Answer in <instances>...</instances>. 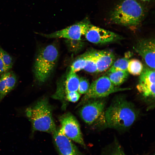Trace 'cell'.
Instances as JSON below:
<instances>
[{
  "label": "cell",
  "mask_w": 155,
  "mask_h": 155,
  "mask_svg": "<svg viewBox=\"0 0 155 155\" xmlns=\"http://www.w3.org/2000/svg\"><path fill=\"white\" fill-rule=\"evenodd\" d=\"M138 115L132 103L123 96H117L105 111L106 126L119 130H125L133 124Z\"/></svg>",
  "instance_id": "6da1fadb"
},
{
  "label": "cell",
  "mask_w": 155,
  "mask_h": 155,
  "mask_svg": "<svg viewBox=\"0 0 155 155\" xmlns=\"http://www.w3.org/2000/svg\"><path fill=\"white\" fill-rule=\"evenodd\" d=\"M25 113L31 123L32 134L39 131L52 134L56 130L51 108L47 99H42L27 108Z\"/></svg>",
  "instance_id": "7a4b0ae2"
},
{
  "label": "cell",
  "mask_w": 155,
  "mask_h": 155,
  "mask_svg": "<svg viewBox=\"0 0 155 155\" xmlns=\"http://www.w3.org/2000/svg\"><path fill=\"white\" fill-rule=\"evenodd\" d=\"M144 11L135 0H124L111 13V19L114 23L125 26H135L141 22Z\"/></svg>",
  "instance_id": "3957f363"
},
{
  "label": "cell",
  "mask_w": 155,
  "mask_h": 155,
  "mask_svg": "<svg viewBox=\"0 0 155 155\" xmlns=\"http://www.w3.org/2000/svg\"><path fill=\"white\" fill-rule=\"evenodd\" d=\"M57 49L53 44L42 49L35 59L33 72L36 81L39 84L49 78L55 66L58 58Z\"/></svg>",
  "instance_id": "277c9868"
},
{
  "label": "cell",
  "mask_w": 155,
  "mask_h": 155,
  "mask_svg": "<svg viewBox=\"0 0 155 155\" xmlns=\"http://www.w3.org/2000/svg\"><path fill=\"white\" fill-rule=\"evenodd\" d=\"M80 110V116L86 124L90 125L102 124L106 126L104 108L106 101L104 98L88 100Z\"/></svg>",
  "instance_id": "5b68a950"
},
{
  "label": "cell",
  "mask_w": 155,
  "mask_h": 155,
  "mask_svg": "<svg viewBox=\"0 0 155 155\" xmlns=\"http://www.w3.org/2000/svg\"><path fill=\"white\" fill-rule=\"evenodd\" d=\"M130 89L116 86L112 84L107 76H102L91 83L88 92L80 103H84L90 99L104 98L112 93Z\"/></svg>",
  "instance_id": "8992f818"
},
{
  "label": "cell",
  "mask_w": 155,
  "mask_h": 155,
  "mask_svg": "<svg viewBox=\"0 0 155 155\" xmlns=\"http://www.w3.org/2000/svg\"><path fill=\"white\" fill-rule=\"evenodd\" d=\"M59 121L61 126L60 129L64 134L86 148L79 123L74 116L69 113L65 114L60 117Z\"/></svg>",
  "instance_id": "52a82bcc"
},
{
  "label": "cell",
  "mask_w": 155,
  "mask_h": 155,
  "mask_svg": "<svg viewBox=\"0 0 155 155\" xmlns=\"http://www.w3.org/2000/svg\"><path fill=\"white\" fill-rule=\"evenodd\" d=\"M90 24L88 20L86 18L78 23L49 34H38L49 38H63L82 40V36L84 35Z\"/></svg>",
  "instance_id": "ba28073f"
},
{
  "label": "cell",
  "mask_w": 155,
  "mask_h": 155,
  "mask_svg": "<svg viewBox=\"0 0 155 155\" xmlns=\"http://www.w3.org/2000/svg\"><path fill=\"white\" fill-rule=\"evenodd\" d=\"M88 41L97 44H106L120 38L118 35L90 24L84 35Z\"/></svg>",
  "instance_id": "9c48e42d"
},
{
  "label": "cell",
  "mask_w": 155,
  "mask_h": 155,
  "mask_svg": "<svg viewBox=\"0 0 155 155\" xmlns=\"http://www.w3.org/2000/svg\"><path fill=\"white\" fill-rule=\"evenodd\" d=\"M137 88L145 98H154L155 69L148 67L144 66L139 75Z\"/></svg>",
  "instance_id": "30bf717a"
},
{
  "label": "cell",
  "mask_w": 155,
  "mask_h": 155,
  "mask_svg": "<svg viewBox=\"0 0 155 155\" xmlns=\"http://www.w3.org/2000/svg\"><path fill=\"white\" fill-rule=\"evenodd\" d=\"M52 134L55 147L59 155H83L60 129L56 130Z\"/></svg>",
  "instance_id": "8fae6325"
},
{
  "label": "cell",
  "mask_w": 155,
  "mask_h": 155,
  "mask_svg": "<svg viewBox=\"0 0 155 155\" xmlns=\"http://www.w3.org/2000/svg\"><path fill=\"white\" fill-rule=\"evenodd\" d=\"M134 49L142 58L148 67L155 69L154 39H141L137 43Z\"/></svg>",
  "instance_id": "7c38bea8"
},
{
  "label": "cell",
  "mask_w": 155,
  "mask_h": 155,
  "mask_svg": "<svg viewBox=\"0 0 155 155\" xmlns=\"http://www.w3.org/2000/svg\"><path fill=\"white\" fill-rule=\"evenodd\" d=\"M17 82L16 74L7 71L0 76V103L4 97L15 87Z\"/></svg>",
  "instance_id": "4fadbf2b"
},
{
  "label": "cell",
  "mask_w": 155,
  "mask_h": 155,
  "mask_svg": "<svg viewBox=\"0 0 155 155\" xmlns=\"http://www.w3.org/2000/svg\"><path fill=\"white\" fill-rule=\"evenodd\" d=\"M97 72H102L108 69L115 60L113 53L108 51H95Z\"/></svg>",
  "instance_id": "5bb4252c"
},
{
  "label": "cell",
  "mask_w": 155,
  "mask_h": 155,
  "mask_svg": "<svg viewBox=\"0 0 155 155\" xmlns=\"http://www.w3.org/2000/svg\"><path fill=\"white\" fill-rule=\"evenodd\" d=\"M80 78L76 73L70 71L65 83V94L70 92H78Z\"/></svg>",
  "instance_id": "9a60e30c"
},
{
  "label": "cell",
  "mask_w": 155,
  "mask_h": 155,
  "mask_svg": "<svg viewBox=\"0 0 155 155\" xmlns=\"http://www.w3.org/2000/svg\"><path fill=\"white\" fill-rule=\"evenodd\" d=\"M101 155H126L123 148L115 140L102 149Z\"/></svg>",
  "instance_id": "2e32d148"
},
{
  "label": "cell",
  "mask_w": 155,
  "mask_h": 155,
  "mask_svg": "<svg viewBox=\"0 0 155 155\" xmlns=\"http://www.w3.org/2000/svg\"><path fill=\"white\" fill-rule=\"evenodd\" d=\"M129 74L127 71H120L107 73V76L113 85L118 86L127 80Z\"/></svg>",
  "instance_id": "e0dca14e"
},
{
  "label": "cell",
  "mask_w": 155,
  "mask_h": 155,
  "mask_svg": "<svg viewBox=\"0 0 155 155\" xmlns=\"http://www.w3.org/2000/svg\"><path fill=\"white\" fill-rule=\"evenodd\" d=\"M144 66L139 60L135 59L129 60L127 70L131 74L135 76L140 75L143 69Z\"/></svg>",
  "instance_id": "ac0fdd59"
},
{
  "label": "cell",
  "mask_w": 155,
  "mask_h": 155,
  "mask_svg": "<svg viewBox=\"0 0 155 155\" xmlns=\"http://www.w3.org/2000/svg\"><path fill=\"white\" fill-rule=\"evenodd\" d=\"M129 60L128 57L119 59L113 62L107 73L120 71H127V67Z\"/></svg>",
  "instance_id": "d6986e66"
},
{
  "label": "cell",
  "mask_w": 155,
  "mask_h": 155,
  "mask_svg": "<svg viewBox=\"0 0 155 155\" xmlns=\"http://www.w3.org/2000/svg\"><path fill=\"white\" fill-rule=\"evenodd\" d=\"M88 59V53L77 58L72 64L70 71L76 73L84 69L86 67Z\"/></svg>",
  "instance_id": "ffe728a7"
},
{
  "label": "cell",
  "mask_w": 155,
  "mask_h": 155,
  "mask_svg": "<svg viewBox=\"0 0 155 155\" xmlns=\"http://www.w3.org/2000/svg\"><path fill=\"white\" fill-rule=\"evenodd\" d=\"M84 69L90 73L97 72L95 51L88 53L87 64Z\"/></svg>",
  "instance_id": "44dd1931"
},
{
  "label": "cell",
  "mask_w": 155,
  "mask_h": 155,
  "mask_svg": "<svg viewBox=\"0 0 155 155\" xmlns=\"http://www.w3.org/2000/svg\"><path fill=\"white\" fill-rule=\"evenodd\" d=\"M0 54L6 67L9 71L13 65V61L12 57L0 45Z\"/></svg>",
  "instance_id": "7402d4cb"
},
{
  "label": "cell",
  "mask_w": 155,
  "mask_h": 155,
  "mask_svg": "<svg viewBox=\"0 0 155 155\" xmlns=\"http://www.w3.org/2000/svg\"><path fill=\"white\" fill-rule=\"evenodd\" d=\"M66 41L70 50L74 52L80 51L84 45V42L80 40L67 39Z\"/></svg>",
  "instance_id": "603a6c76"
},
{
  "label": "cell",
  "mask_w": 155,
  "mask_h": 155,
  "mask_svg": "<svg viewBox=\"0 0 155 155\" xmlns=\"http://www.w3.org/2000/svg\"><path fill=\"white\" fill-rule=\"evenodd\" d=\"M88 81L85 78H80L78 92L80 94H85L88 92L90 87Z\"/></svg>",
  "instance_id": "cb8c5ba5"
},
{
  "label": "cell",
  "mask_w": 155,
  "mask_h": 155,
  "mask_svg": "<svg viewBox=\"0 0 155 155\" xmlns=\"http://www.w3.org/2000/svg\"><path fill=\"white\" fill-rule=\"evenodd\" d=\"M80 94L78 92H70L65 94L66 98L67 100L73 102L79 100L80 97Z\"/></svg>",
  "instance_id": "d4e9b609"
},
{
  "label": "cell",
  "mask_w": 155,
  "mask_h": 155,
  "mask_svg": "<svg viewBox=\"0 0 155 155\" xmlns=\"http://www.w3.org/2000/svg\"><path fill=\"white\" fill-rule=\"evenodd\" d=\"M8 71L6 67L0 54V74H2Z\"/></svg>",
  "instance_id": "484cf974"
},
{
  "label": "cell",
  "mask_w": 155,
  "mask_h": 155,
  "mask_svg": "<svg viewBox=\"0 0 155 155\" xmlns=\"http://www.w3.org/2000/svg\"><path fill=\"white\" fill-rule=\"evenodd\" d=\"M142 1H150V0H141Z\"/></svg>",
  "instance_id": "4316f807"
},
{
  "label": "cell",
  "mask_w": 155,
  "mask_h": 155,
  "mask_svg": "<svg viewBox=\"0 0 155 155\" xmlns=\"http://www.w3.org/2000/svg\"><path fill=\"white\" fill-rule=\"evenodd\" d=\"M155 155L154 154H152V155Z\"/></svg>",
  "instance_id": "83f0119b"
}]
</instances>
